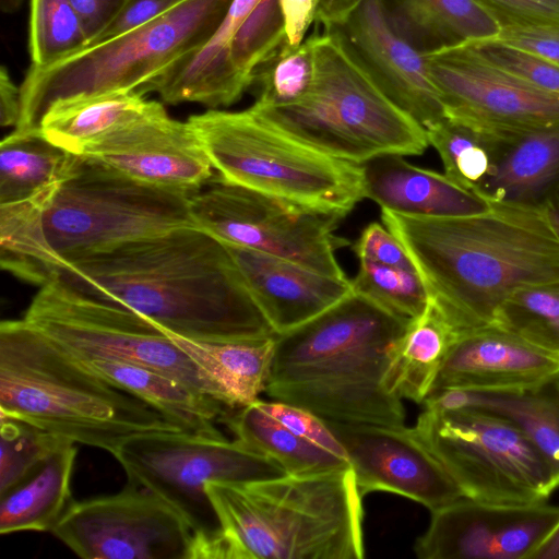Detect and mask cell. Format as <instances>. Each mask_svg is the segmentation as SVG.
<instances>
[{
	"label": "cell",
	"mask_w": 559,
	"mask_h": 559,
	"mask_svg": "<svg viewBox=\"0 0 559 559\" xmlns=\"http://www.w3.org/2000/svg\"><path fill=\"white\" fill-rule=\"evenodd\" d=\"M52 277L189 340L221 343L276 335L228 247L194 225L74 260Z\"/></svg>",
	"instance_id": "1"
},
{
	"label": "cell",
	"mask_w": 559,
	"mask_h": 559,
	"mask_svg": "<svg viewBox=\"0 0 559 559\" xmlns=\"http://www.w3.org/2000/svg\"><path fill=\"white\" fill-rule=\"evenodd\" d=\"M381 221L407 252L429 301L459 333L492 325L516 288L559 281V236L543 204L492 202L447 217L381 209Z\"/></svg>",
	"instance_id": "2"
},
{
	"label": "cell",
	"mask_w": 559,
	"mask_h": 559,
	"mask_svg": "<svg viewBox=\"0 0 559 559\" xmlns=\"http://www.w3.org/2000/svg\"><path fill=\"white\" fill-rule=\"evenodd\" d=\"M190 198L76 155L56 185L0 204L1 266L41 286L66 263L194 225Z\"/></svg>",
	"instance_id": "3"
},
{
	"label": "cell",
	"mask_w": 559,
	"mask_h": 559,
	"mask_svg": "<svg viewBox=\"0 0 559 559\" xmlns=\"http://www.w3.org/2000/svg\"><path fill=\"white\" fill-rule=\"evenodd\" d=\"M409 320L353 292L275 335L265 393L325 421L404 427L402 399L385 378L390 350Z\"/></svg>",
	"instance_id": "4"
},
{
	"label": "cell",
	"mask_w": 559,
	"mask_h": 559,
	"mask_svg": "<svg viewBox=\"0 0 559 559\" xmlns=\"http://www.w3.org/2000/svg\"><path fill=\"white\" fill-rule=\"evenodd\" d=\"M219 530L198 559H361L364 507L352 468L209 481Z\"/></svg>",
	"instance_id": "5"
},
{
	"label": "cell",
	"mask_w": 559,
	"mask_h": 559,
	"mask_svg": "<svg viewBox=\"0 0 559 559\" xmlns=\"http://www.w3.org/2000/svg\"><path fill=\"white\" fill-rule=\"evenodd\" d=\"M0 412L110 454L138 435L181 430L80 365L23 318L0 324Z\"/></svg>",
	"instance_id": "6"
},
{
	"label": "cell",
	"mask_w": 559,
	"mask_h": 559,
	"mask_svg": "<svg viewBox=\"0 0 559 559\" xmlns=\"http://www.w3.org/2000/svg\"><path fill=\"white\" fill-rule=\"evenodd\" d=\"M313 78L293 103H253L259 118L333 157L364 164L377 156H417L427 131L395 105L347 45L337 28L309 36Z\"/></svg>",
	"instance_id": "7"
},
{
	"label": "cell",
	"mask_w": 559,
	"mask_h": 559,
	"mask_svg": "<svg viewBox=\"0 0 559 559\" xmlns=\"http://www.w3.org/2000/svg\"><path fill=\"white\" fill-rule=\"evenodd\" d=\"M188 121L228 183L342 218L365 199L361 164L319 151L250 108L209 109Z\"/></svg>",
	"instance_id": "8"
},
{
	"label": "cell",
	"mask_w": 559,
	"mask_h": 559,
	"mask_svg": "<svg viewBox=\"0 0 559 559\" xmlns=\"http://www.w3.org/2000/svg\"><path fill=\"white\" fill-rule=\"evenodd\" d=\"M233 0H186L162 16L115 38L86 46L47 67L31 66L20 85L14 130L39 131L57 100L138 90L201 48L224 20Z\"/></svg>",
	"instance_id": "9"
},
{
	"label": "cell",
	"mask_w": 559,
	"mask_h": 559,
	"mask_svg": "<svg viewBox=\"0 0 559 559\" xmlns=\"http://www.w3.org/2000/svg\"><path fill=\"white\" fill-rule=\"evenodd\" d=\"M23 320L73 358L148 368L236 409L223 388L160 325L128 307L52 277L39 286Z\"/></svg>",
	"instance_id": "10"
},
{
	"label": "cell",
	"mask_w": 559,
	"mask_h": 559,
	"mask_svg": "<svg viewBox=\"0 0 559 559\" xmlns=\"http://www.w3.org/2000/svg\"><path fill=\"white\" fill-rule=\"evenodd\" d=\"M111 454L128 483L155 493L187 521L194 534L191 559H198L219 530L206 483H247L286 475L277 462L236 439L183 430L138 435Z\"/></svg>",
	"instance_id": "11"
},
{
	"label": "cell",
	"mask_w": 559,
	"mask_h": 559,
	"mask_svg": "<svg viewBox=\"0 0 559 559\" xmlns=\"http://www.w3.org/2000/svg\"><path fill=\"white\" fill-rule=\"evenodd\" d=\"M412 430L466 498L525 504L547 501L556 490L532 442L498 415L425 408Z\"/></svg>",
	"instance_id": "12"
},
{
	"label": "cell",
	"mask_w": 559,
	"mask_h": 559,
	"mask_svg": "<svg viewBox=\"0 0 559 559\" xmlns=\"http://www.w3.org/2000/svg\"><path fill=\"white\" fill-rule=\"evenodd\" d=\"M190 214L198 228L225 245L346 277L335 254L349 243L334 234L343 219L340 216L231 185L218 176L191 194Z\"/></svg>",
	"instance_id": "13"
},
{
	"label": "cell",
	"mask_w": 559,
	"mask_h": 559,
	"mask_svg": "<svg viewBox=\"0 0 559 559\" xmlns=\"http://www.w3.org/2000/svg\"><path fill=\"white\" fill-rule=\"evenodd\" d=\"M50 533L84 559H191L194 544L176 509L131 483L112 495L73 500Z\"/></svg>",
	"instance_id": "14"
},
{
	"label": "cell",
	"mask_w": 559,
	"mask_h": 559,
	"mask_svg": "<svg viewBox=\"0 0 559 559\" xmlns=\"http://www.w3.org/2000/svg\"><path fill=\"white\" fill-rule=\"evenodd\" d=\"M424 57L447 118L504 136L559 122V97L486 60L467 41Z\"/></svg>",
	"instance_id": "15"
},
{
	"label": "cell",
	"mask_w": 559,
	"mask_h": 559,
	"mask_svg": "<svg viewBox=\"0 0 559 559\" xmlns=\"http://www.w3.org/2000/svg\"><path fill=\"white\" fill-rule=\"evenodd\" d=\"M559 524V506L508 504L462 497L431 512L415 543L421 559H530Z\"/></svg>",
	"instance_id": "16"
},
{
	"label": "cell",
	"mask_w": 559,
	"mask_h": 559,
	"mask_svg": "<svg viewBox=\"0 0 559 559\" xmlns=\"http://www.w3.org/2000/svg\"><path fill=\"white\" fill-rule=\"evenodd\" d=\"M81 156L135 180L189 194L215 177L189 121L173 119L158 102L140 118L92 144Z\"/></svg>",
	"instance_id": "17"
},
{
	"label": "cell",
	"mask_w": 559,
	"mask_h": 559,
	"mask_svg": "<svg viewBox=\"0 0 559 559\" xmlns=\"http://www.w3.org/2000/svg\"><path fill=\"white\" fill-rule=\"evenodd\" d=\"M348 455L362 496L392 492L431 512L464 497L412 428L326 421Z\"/></svg>",
	"instance_id": "18"
},
{
	"label": "cell",
	"mask_w": 559,
	"mask_h": 559,
	"mask_svg": "<svg viewBox=\"0 0 559 559\" xmlns=\"http://www.w3.org/2000/svg\"><path fill=\"white\" fill-rule=\"evenodd\" d=\"M335 28L389 98L424 129L447 118L424 52L392 25L383 0H365Z\"/></svg>",
	"instance_id": "19"
},
{
	"label": "cell",
	"mask_w": 559,
	"mask_h": 559,
	"mask_svg": "<svg viewBox=\"0 0 559 559\" xmlns=\"http://www.w3.org/2000/svg\"><path fill=\"white\" fill-rule=\"evenodd\" d=\"M226 246L276 334L310 321L353 293L347 277L326 275L255 250Z\"/></svg>",
	"instance_id": "20"
},
{
	"label": "cell",
	"mask_w": 559,
	"mask_h": 559,
	"mask_svg": "<svg viewBox=\"0 0 559 559\" xmlns=\"http://www.w3.org/2000/svg\"><path fill=\"white\" fill-rule=\"evenodd\" d=\"M558 372V357L490 325L459 335L431 392L516 389L538 383Z\"/></svg>",
	"instance_id": "21"
},
{
	"label": "cell",
	"mask_w": 559,
	"mask_h": 559,
	"mask_svg": "<svg viewBox=\"0 0 559 559\" xmlns=\"http://www.w3.org/2000/svg\"><path fill=\"white\" fill-rule=\"evenodd\" d=\"M260 0H233L224 20L198 50L185 56L162 74L141 85L142 95L157 93L164 103H197L210 109L238 102L249 90L231 60L233 39Z\"/></svg>",
	"instance_id": "22"
},
{
	"label": "cell",
	"mask_w": 559,
	"mask_h": 559,
	"mask_svg": "<svg viewBox=\"0 0 559 559\" xmlns=\"http://www.w3.org/2000/svg\"><path fill=\"white\" fill-rule=\"evenodd\" d=\"M361 167L365 198L402 215L460 216L492 204L483 193L457 185L444 173L413 165L403 155L377 156Z\"/></svg>",
	"instance_id": "23"
},
{
	"label": "cell",
	"mask_w": 559,
	"mask_h": 559,
	"mask_svg": "<svg viewBox=\"0 0 559 559\" xmlns=\"http://www.w3.org/2000/svg\"><path fill=\"white\" fill-rule=\"evenodd\" d=\"M428 409L476 408L515 425L545 461L559 487V372L532 385L503 390L443 389L423 403Z\"/></svg>",
	"instance_id": "24"
},
{
	"label": "cell",
	"mask_w": 559,
	"mask_h": 559,
	"mask_svg": "<svg viewBox=\"0 0 559 559\" xmlns=\"http://www.w3.org/2000/svg\"><path fill=\"white\" fill-rule=\"evenodd\" d=\"M73 359L139 397L183 431L221 437L223 433L216 428V423H222L234 411L148 368L103 359Z\"/></svg>",
	"instance_id": "25"
},
{
	"label": "cell",
	"mask_w": 559,
	"mask_h": 559,
	"mask_svg": "<svg viewBox=\"0 0 559 559\" xmlns=\"http://www.w3.org/2000/svg\"><path fill=\"white\" fill-rule=\"evenodd\" d=\"M392 25L418 50L428 52L466 41L491 40L498 15L478 0H383Z\"/></svg>",
	"instance_id": "26"
},
{
	"label": "cell",
	"mask_w": 559,
	"mask_h": 559,
	"mask_svg": "<svg viewBox=\"0 0 559 559\" xmlns=\"http://www.w3.org/2000/svg\"><path fill=\"white\" fill-rule=\"evenodd\" d=\"M55 448L23 479L0 495V534L50 532L73 502L71 479L78 449Z\"/></svg>",
	"instance_id": "27"
},
{
	"label": "cell",
	"mask_w": 559,
	"mask_h": 559,
	"mask_svg": "<svg viewBox=\"0 0 559 559\" xmlns=\"http://www.w3.org/2000/svg\"><path fill=\"white\" fill-rule=\"evenodd\" d=\"M155 103L136 90L57 100L43 116L39 132L63 151L81 156L95 142L146 114Z\"/></svg>",
	"instance_id": "28"
},
{
	"label": "cell",
	"mask_w": 559,
	"mask_h": 559,
	"mask_svg": "<svg viewBox=\"0 0 559 559\" xmlns=\"http://www.w3.org/2000/svg\"><path fill=\"white\" fill-rule=\"evenodd\" d=\"M559 183V122L511 138L480 189L492 202L542 204Z\"/></svg>",
	"instance_id": "29"
},
{
	"label": "cell",
	"mask_w": 559,
	"mask_h": 559,
	"mask_svg": "<svg viewBox=\"0 0 559 559\" xmlns=\"http://www.w3.org/2000/svg\"><path fill=\"white\" fill-rule=\"evenodd\" d=\"M459 335L429 301L420 316L409 320L390 350L389 390L400 399L423 404Z\"/></svg>",
	"instance_id": "30"
},
{
	"label": "cell",
	"mask_w": 559,
	"mask_h": 559,
	"mask_svg": "<svg viewBox=\"0 0 559 559\" xmlns=\"http://www.w3.org/2000/svg\"><path fill=\"white\" fill-rule=\"evenodd\" d=\"M165 331L176 345L223 388L234 408L255 402L260 393L265 392L275 335L217 343L189 340Z\"/></svg>",
	"instance_id": "31"
},
{
	"label": "cell",
	"mask_w": 559,
	"mask_h": 559,
	"mask_svg": "<svg viewBox=\"0 0 559 559\" xmlns=\"http://www.w3.org/2000/svg\"><path fill=\"white\" fill-rule=\"evenodd\" d=\"M235 439L274 460L292 475L352 468L348 459L310 442L267 414L258 400L223 419Z\"/></svg>",
	"instance_id": "32"
},
{
	"label": "cell",
	"mask_w": 559,
	"mask_h": 559,
	"mask_svg": "<svg viewBox=\"0 0 559 559\" xmlns=\"http://www.w3.org/2000/svg\"><path fill=\"white\" fill-rule=\"evenodd\" d=\"M75 156L39 131L13 129L0 143V204L28 199L56 185L68 174Z\"/></svg>",
	"instance_id": "33"
},
{
	"label": "cell",
	"mask_w": 559,
	"mask_h": 559,
	"mask_svg": "<svg viewBox=\"0 0 559 559\" xmlns=\"http://www.w3.org/2000/svg\"><path fill=\"white\" fill-rule=\"evenodd\" d=\"M444 175L457 185L480 192L491 178L512 136L499 135L450 118L426 130Z\"/></svg>",
	"instance_id": "34"
},
{
	"label": "cell",
	"mask_w": 559,
	"mask_h": 559,
	"mask_svg": "<svg viewBox=\"0 0 559 559\" xmlns=\"http://www.w3.org/2000/svg\"><path fill=\"white\" fill-rule=\"evenodd\" d=\"M492 325L559 358V281L513 290L498 307Z\"/></svg>",
	"instance_id": "35"
},
{
	"label": "cell",
	"mask_w": 559,
	"mask_h": 559,
	"mask_svg": "<svg viewBox=\"0 0 559 559\" xmlns=\"http://www.w3.org/2000/svg\"><path fill=\"white\" fill-rule=\"evenodd\" d=\"M29 55L34 67H47L87 46L70 0H31Z\"/></svg>",
	"instance_id": "36"
},
{
	"label": "cell",
	"mask_w": 559,
	"mask_h": 559,
	"mask_svg": "<svg viewBox=\"0 0 559 559\" xmlns=\"http://www.w3.org/2000/svg\"><path fill=\"white\" fill-rule=\"evenodd\" d=\"M350 284L354 293L406 319L420 316L429 304L428 293L415 269L360 261Z\"/></svg>",
	"instance_id": "37"
},
{
	"label": "cell",
	"mask_w": 559,
	"mask_h": 559,
	"mask_svg": "<svg viewBox=\"0 0 559 559\" xmlns=\"http://www.w3.org/2000/svg\"><path fill=\"white\" fill-rule=\"evenodd\" d=\"M313 78V57L310 39L290 47L285 43L252 74L250 88H254L260 105L280 106L295 102L309 88Z\"/></svg>",
	"instance_id": "38"
},
{
	"label": "cell",
	"mask_w": 559,
	"mask_h": 559,
	"mask_svg": "<svg viewBox=\"0 0 559 559\" xmlns=\"http://www.w3.org/2000/svg\"><path fill=\"white\" fill-rule=\"evenodd\" d=\"M285 43L278 0H260L238 28L231 44L234 67L249 88L255 69Z\"/></svg>",
	"instance_id": "39"
},
{
	"label": "cell",
	"mask_w": 559,
	"mask_h": 559,
	"mask_svg": "<svg viewBox=\"0 0 559 559\" xmlns=\"http://www.w3.org/2000/svg\"><path fill=\"white\" fill-rule=\"evenodd\" d=\"M0 495L32 472L64 438L20 419L0 418Z\"/></svg>",
	"instance_id": "40"
},
{
	"label": "cell",
	"mask_w": 559,
	"mask_h": 559,
	"mask_svg": "<svg viewBox=\"0 0 559 559\" xmlns=\"http://www.w3.org/2000/svg\"><path fill=\"white\" fill-rule=\"evenodd\" d=\"M491 63L547 94L559 97V66L495 40L467 41Z\"/></svg>",
	"instance_id": "41"
},
{
	"label": "cell",
	"mask_w": 559,
	"mask_h": 559,
	"mask_svg": "<svg viewBox=\"0 0 559 559\" xmlns=\"http://www.w3.org/2000/svg\"><path fill=\"white\" fill-rule=\"evenodd\" d=\"M258 403L262 409L297 435L340 456L348 459L345 448L328 426L326 421L314 413L275 400L273 402L258 400Z\"/></svg>",
	"instance_id": "42"
},
{
	"label": "cell",
	"mask_w": 559,
	"mask_h": 559,
	"mask_svg": "<svg viewBox=\"0 0 559 559\" xmlns=\"http://www.w3.org/2000/svg\"><path fill=\"white\" fill-rule=\"evenodd\" d=\"M491 40L534 53L559 66V23L500 20Z\"/></svg>",
	"instance_id": "43"
},
{
	"label": "cell",
	"mask_w": 559,
	"mask_h": 559,
	"mask_svg": "<svg viewBox=\"0 0 559 559\" xmlns=\"http://www.w3.org/2000/svg\"><path fill=\"white\" fill-rule=\"evenodd\" d=\"M353 251L359 262L415 269L402 243L383 223L368 224L353 245Z\"/></svg>",
	"instance_id": "44"
},
{
	"label": "cell",
	"mask_w": 559,
	"mask_h": 559,
	"mask_svg": "<svg viewBox=\"0 0 559 559\" xmlns=\"http://www.w3.org/2000/svg\"><path fill=\"white\" fill-rule=\"evenodd\" d=\"M183 1L186 0H128L118 16L87 46L138 28L162 16Z\"/></svg>",
	"instance_id": "45"
},
{
	"label": "cell",
	"mask_w": 559,
	"mask_h": 559,
	"mask_svg": "<svg viewBox=\"0 0 559 559\" xmlns=\"http://www.w3.org/2000/svg\"><path fill=\"white\" fill-rule=\"evenodd\" d=\"M499 20L559 23V0H478Z\"/></svg>",
	"instance_id": "46"
},
{
	"label": "cell",
	"mask_w": 559,
	"mask_h": 559,
	"mask_svg": "<svg viewBox=\"0 0 559 559\" xmlns=\"http://www.w3.org/2000/svg\"><path fill=\"white\" fill-rule=\"evenodd\" d=\"M127 2L128 0H70L82 23L87 45L105 31Z\"/></svg>",
	"instance_id": "47"
},
{
	"label": "cell",
	"mask_w": 559,
	"mask_h": 559,
	"mask_svg": "<svg viewBox=\"0 0 559 559\" xmlns=\"http://www.w3.org/2000/svg\"><path fill=\"white\" fill-rule=\"evenodd\" d=\"M284 33L290 47H298L306 38L310 26L316 23L318 0H278Z\"/></svg>",
	"instance_id": "48"
},
{
	"label": "cell",
	"mask_w": 559,
	"mask_h": 559,
	"mask_svg": "<svg viewBox=\"0 0 559 559\" xmlns=\"http://www.w3.org/2000/svg\"><path fill=\"white\" fill-rule=\"evenodd\" d=\"M21 112V91L10 76L8 69H0V123L15 127Z\"/></svg>",
	"instance_id": "49"
},
{
	"label": "cell",
	"mask_w": 559,
	"mask_h": 559,
	"mask_svg": "<svg viewBox=\"0 0 559 559\" xmlns=\"http://www.w3.org/2000/svg\"><path fill=\"white\" fill-rule=\"evenodd\" d=\"M365 0H318L316 25L335 28L343 25Z\"/></svg>",
	"instance_id": "50"
},
{
	"label": "cell",
	"mask_w": 559,
	"mask_h": 559,
	"mask_svg": "<svg viewBox=\"0 0 559 559\" xmlns=\"http://www.w3.org/2000/svg\"><path fill=\"white\" fill-rule=\"evenodd\" d=\"M530 559H559V524L536 548Z\"/></svg>",
	"instance_id": "51"
},
{
	"label": "cell",
	"mask_w": 559,
	"mask_h": 559,
	"mask_svg": "<svg viewBox=\"0 0 559 559\" xmlns=\"http://www.w3.org/2000/svg\"><path fill=\"white\" fill-rule=\"evenodd\" d=\"M542 204L559 236V183L544 198Z\"/></svg>",
	"instance_id": "52"
},
{
	"label": "cell",
	"mask_w": 559,
	"mask_h": 559,
	"mask_svg": "<svg viewBox=\"0 0 559 559\" xmlns=\"http://www.w3.org/2000/svg\"><path fill=\"white\" fill-rule=\"evenodd\" d=\"M24 0H0V9L4 13H13L20 9Z\"/></svg>",
	"instance_id": "53"
}]
</instances>
